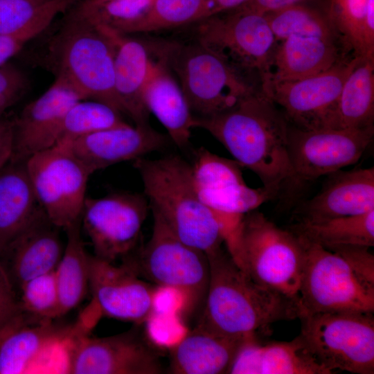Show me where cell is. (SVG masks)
<instances>
[{"label": "cell", "mask_w": 374, "mask_h": 374, "mask_svg": "<svg viewBox=\"0 0 374 374\" xmlns=\"http://www.w3.org/2000/svg\"><path fill=\"white\" fill-rule=\"evenodd\" d=\"M195 127L210 133L242 168L255 173L262 186L276 195L292 182L290 123L260 88L215 115L195 117Z\"/></svg>", "instance_id": "obj_1"}, {"label": "cell", "mask_w": 374, "mask_h": 374, "mask_svg": "<svg viewBox=\"0 0 374 374\" xmlns=\"http://www.w3.org/2000/svg\"><path fill=\"white\" fill-rule=\"evenodd\" d=\"M210 276L197 326L235 339L299 318L298 303L254 282L223 249L208 256Z\"/></svg>", "instance_id": "obj_2"}, {"label": "cell", "mask_w": 374, "mask_h": 374, "mask_svg": "<svg viewBox=\"0 0 374 374\" xmlns=\"http://www.w3.org/2000/svg\"><path fill=\"white\" fill-rule=\"evenodd\" d=\"M297 235L304 251L299 318L322 312L373 313L374 256L370 248L326 249Z\"/></svg>", "instance_id": "obj_3"}, {"label": "cell", "mask_w": 374, "mask_h": 374, "mask_svg": "<svg viewBox=\"0 0 374 374\" xmlns=\"http://www.w3.org/2000/svg\"><path fill=\"white\" fill-rule=\"evenodd\" d=\"M152 213L186 244L211 256L224 240L217 219L195 188L191 165L179 156L134 161Z\"/></svg>", "instance_id": "obj_4"}, {"label": "cell", "mask_w": 374, "mask_h": 374, "mask_svg": "<svg viewBox=\"0 0 374 374\" xmlns=\"http://www.w3.org/2000/svg\"><path fill=\"white\" fill-rule=\"evenodd\" d=\"M114 55L111 37L74 8L49 42L46 62L55 78L83 100L105 103L121 113L114 88Z\"/></svg>", "instance_id": "obj_5"}, {"label": "cell", "mask_w": 374, "mask_h": 374, "mask_svg": "<svg viewBox=\"0 0 374 374\" xmlns=\"http://www.w3.org/2000/svg\"><path fill=\"white\" fill-rule=\"evenodd\" d=\"M177 75L179 85L196 118L215 115L235 105L260 87L221 55L197 41L152 44Z\"/></svg>", "instance_id": "obj_6"}, {"label": "cell", "mask_w": 374, "mask_h": 374, "mask_svg": "<svg viewBox=\"0 0 374 374\" xmlns=\"http://www.w3.org/2000/svg\"><path fill=\"white\" fill-rule=\"evenodd\" d=\"M151 237L136 258L123 263L159 287L177 291L184 302L181 315L186 320L200 315L206 296L210 265L204 252L179 240L155 213Z\"/></svg>", "instance_id": "obj_7"}, {"label": "cell", "mask_w": 374, "mask_h": 374, "mask_svg": "<svg viewBox=\"0 0 374 374\" xmlns=\"http://www.w3.org/2000/svg\"><path fill=\"white\" fill-rule=\"evenodd\" d=\"M241 248L242 271L247 276L298 303L304 251L295 233L254 210L244 216Z\"/></svg>", "instance_id": "obj_8"}, {"label": "cell", "mask_w": 374, "mask_h": 374, "mask_svg": "<svg viewBox=\"0 0 374 374\" xmlns=\"http://www.w3.org/2000/svg\"><path fill=\"white\" fill-rule=\"evenodd\" d=\"M299 319L308 349L332 373H374L373 313L322 312Z\"/></svg>", "instance_id": "obj_9"}, {"label": "cell", "mask_w": 374, "mask_h": 374, "mask_svg": "<svg viewBox=\"0 0 374 374\" xmlns=\"http://www.w3.org/2000/svg\"><path fill=\"white\" fill-rule=\"evenodd\" d=\"M197 22L198 42L260 83L267 76L276 39L264 14L238 8Z\"/></svg>", "instance_id": "obj_10"}, {"label": "cell", "mask_w": 374, "mask_h": 374, "mask_svg": "<svg viewBox=\"0 0 374 374\" xmlns=\"http://www.w3.org/2000/svg\"><path fill=\"white\" fill-rule=\"evenodd\" d=\"M24 163L37 202L52 223L64 230L81 219L91 174L67 146L55 144Z\"/></svg>", "instance_id": "obj_11"}, {"label": "cell", "mask_w": 374, "mask_h": 374, "mask_svg": "<svg viewBox=\"0 0 374 374\" xmlns=\"http://www.w3.org/2000/svg\"><path fill=\"white\" fill-rule=\"evenodd\" d=\"M150 209L145 195L118 191L99 198L86 197L81 225L94 256L114 262L132 253Z\"/></svg>", "instance_id": "obj_12"}, {"label": "cell", "mask_w": 374, "mask_h": 374, "mask_svg": "<svg viewBox=\"0 0 374 374\" xmlns=\"http://www.w3.org/2000/svg\"><path fill=\"white\" fill-rule=\"evenodd\" d=\"M359 57H345L321 73L296 80L266 79L262 91L282 111L290 125L326 128L343 85Z\"/></svg>", "instance_id": "obj_13"}, {"label": "cell", "mask_w": 374, "mask_h": 374, "mask_svg": "<svg viewBox=\"0 0 374 374\" xmlns=\"http://www.w3.org/2000/svg\"><path fill=\"white\" fill-rule=\"evenodd\" d=\"M374 126L303 130L290 125L292 182H310L355 163L373 142Z\"/></svg>", "instance_id": "obj_14"}, {"label": "cell", "mask_w": 374, "mask_h": 374, "mask_svg": "<svg viewBox=\"0 0 374 374\" xmlns=\"http://www.w3.org/2000/svg\"><path fill=\"white\" fill-rule=\"evenodd\" d=\"M67 371L73 374H160L159 353L137 328L105 337L70 339Z\"/></svg>", "instance_id": "obj_15"}, {"label": "cell", "mask_w": 374, "mask_h": 374, "mask_svg": "<svg viewBox=\"0 0 374 374\" xmlns=\"http://www.w3.org/2000/svg\"><path fill=\"white\" fill-rule=\"evenodd\" d=\"M156 290L127 265L90 255L89 290L102 316L141 325L153 312Z\"/></svg>", "instance_id": "obj_16"}, {"label": "cell", "mask_w": 374, "mask_h": 374, "mask_svg": "<svg viewBox=\"0 0 374 374\" xmlns=\"http://www.w3.org/2000/svg\"><path fill=\"white\" fill-rule=\"evenodd\" d=\"M83 98L66 82L55 78L39 98L24 107L13 127L12 162H25L58 141L69 109Z\"/></svg>", "instance_id": "obj_17"}, {"label": "cell", "mask_w": 374, "mask_h": 374, "mask_svg": "<svg viewBox=\"0 0 374 374\" xmlns=\"http://www.w3.org/2000/svg\"><path fill=\"white\" fill-rule=\"evenodd\" d=\"M58 226L41 208L0 253V264L16 292L27 281L55 269L64 246Z\"/></svg>", "instance_id": "obj_18"}, {"label": "cell", "mask_w": 374, "mask_h": 374, "mask_svg": "<svg viewBox=\"0 0 374 374\" xmlns=\"http://www.w3.org/2000/svg\"><path fill=\"white\" fill-rule=\"evenodd\" d=\"M58 144L67 146L92 175L110 166L134 161L160 150L166 145L167 139L150 125L134 127L125 123Z\"/></svg>", "instance_id": "obj_19"}, {"label": "cell", "mask_w": 374, "mask_h": 374, "mask_svg": "<svg viewBox=\"0 0 374 374\" xmlns=\"http://www.w3.org/2000/svg\"><path fill=\"white\" fill-rule=\"evenodd\" d=\"M321 191L302 208L299 221L357 215L374 210V168L331 173Z\"/></svg>", "instance_id": "obj_20"}, {"label": "cell", "mask_w": 374, "mask_h": 374, "mask_svg": "<svg viewBox=\"0 0 374 374\" xmlns=\"http://www.w3.org/2000/svg\"><path fill=\"white\" fill-rule=\"evenodd\" d=\"M231 374H332L322 366L299 335L290 341L261 344L245 339L229 367Z\"/></svg>", "instance_id": "obj_21"}, {"label": "cell", "mask_w": 374, "mask_h": 374, "mask_svg": "<svg viewBox=\"0 0 374 374\" xmlns=\"http://www.w3.org/2000/svg\"><path fill=\"white\" fill-rule=\"evenodd\" d=\"M99 26L114 43V88L123 112L127 114L136 125H149L150 113L144 104L143 92L154 61L150 57L148 46L126 37L125 34L106 26Z\"/></svg>", "instance_id": "obj_22"}, {"label": "cell", "mask_w": 374, "mask_h": 374, "mask_svg": "<svg viewBox=\"0 0 374 374\" xmlns=\"http://www.w3.org/2000/svg\"><path fill=\"white\" fill-rule=\"evenodd\" d=\"M345 57L337 39L292 35L276 42L269 73L263 80L303 78L324 71Z\"/></svg>", "instance_id": "obj_23"}, {"label": "cell", "mask_w": 374, "mask_h": 374, "mask_svg": "<svg viewBox=\"0 0 374 374\" xmlns=\"http://www.w3.org/2000/svg\"><path fill=\"white\" fill-rule=\"evenodd\" d=\"M158 58L143 92L144 104L166 128L172 142L184 148L190 143L195 117L170 68Z\"/></svg>", "instance_id": "obj_24"}, {"label": "cell", "mask_w": 374, "mask_h": 374, "mask_svg": "<svg viewBox=\"0 0 374 374\" xmlns=\"http://www.w3.org/2000/svg\"><path fill=\"white\" fill-rule=\"evenodd\" d=\"M245 339L220 335L196 326L171 348L169 373H228Z\"/></svg>", "instance_id": "obj_25"}, {"label": "cell", "mask_w": 374, "mask_h": 374, "mask_svg": "<svg viewBox=\"0 0 374 374\" xmlns=\"http://www.w3.org/2000/svg\"><path fill=\"white\" fill-rule=\"evenodd\" d=\"M52 321L24 326L14 331L0 345V374L26 373L48 348L69 341L77 327Z\"/></svg>", "instance_id": "obj_26"}, {"label": "cell", "mask_w": 374, "mask_h": 374, "mask_svg": "<svg viewBox=\"0 0 374 374\" xmlns=\"http://www.w3.org/2000/svg\"><path fill=\"white\" fill-rule=\"evenodd\" d=\"M0 170V253L42 208L24 162Z\"/></svg>", "instance_id": "obj_27"}, {"label": "cell", "mask_w": 374, "mask_h": 374, "mask_svg": "<svg viewBox=\"0 0 374 374\" xmlns=\"http://www.w3.org/2000/svg\"><path fill=\"white\" fill-rule=\"evenodd\" d=\"M374 58H359L347 77L326 128L374 126Z\"/></svg>", "instance_id": "obj_28"}, {"label": "cell", "mask_w": 374, "mask_h": 374, "mask_svg": "<svg viewBox=\"0 0 374 374\" xmlns=\"http://www.w3.org/2000/svg\"><path fill=\"white\" fill-rule=\"evenodd\" d=\"M326 15L346 55L374 58V0H330Z\"/></svg>", "instance_id": "obj_29"}, {"label": "cell", "mask_w": 374, "mask_h": 374, "mask_svg": "<svg viewBox=\"0 0 374 374\" xmlns=\"http://www.w3.org/2000/svg\"><path fill=\"white\" fill-rule=\"evenodd\" d=\"M81 219L64 229L66 242L55 269L60 317L76 308L89 290V257L81 235Z\"/></svg>", "instance_id": "obj_30"}, {"label": "cell", "mask_w": 374, "mask_h": 374, "mask_svg": "<svg viewBox=\"0 0 374 374\" xmlns=\"http://www.w3.org/2000/svg\"><path fill=\"white\" fill-rule=\"evenodd\" d=\"M291 231L326 249L342 246H374V210L318 221H299Z\"/></svg>", "instance_id": "obj_31"}, {"label": "cell", "mask_w": 374, "mask_h": 374, "mask_svg": "<svg viewBox=\"0 0 374 374\" xmlns=\"http://www.w3.org/2000/svg\"><path fill=\"white\" fill-rule=\"evenodd\" d=\"M75 1L0 0V35H38Z\"/></svg>", "instance_id": "obj_32"}, {"label": "cell", "mask_w": 374, "mask_h": 374, "mask_svg": "<svg viewBox=\"0 0 374 374\" xmlns=\"http://www.w3.org/2000/svg\"><path fill=\"white\" fill-rule=\"evenodd\" d=\"M195 190L201 201L213 215H244L277 196L273 190L263 186L253 188L245 182Z\"/></svg>", "instance_id": "obj_33"}, {"label": "cell", "mask_w": 374, "mask_h": 374, "mask_svg": "<svg viewBox=\"0 0 374 374\" xmlns=\"http://www.w3.org/2000/svg\"><path fill=\"white\" fill-rule=\"evenodd\" d=\"M276 42L292 35L339 39L326 13L301 3L265 14Z\"/></svg>", "instance_id": "obj_34"}, {"label": "cell", "mask_w": 374, "mask_h": 374, "mask_svg": "<svg viewBox=\"0 0 374 374\" xmlns=\"http://www.w3.org/2000/svg\"><path fill=\"white\" fill-rule=\"evenodd\" d=\"M125 123L121 112L105 103L93 100H79L67 111L57 143H68L82 136Z\"/></svg>", "instance_id": "obj_35"}, {"label": "cell", "mask_w": 374, "mask_h": 374, "mask_svg": "<svg viewBox=\"0 0 374 374\" xmlns=\"http://www.w3.org/2000/svg\"><path fill=\"white\" fill-rule=\"evenodd\" d=\"M206 0H154L127 33H145L177 27L202 20Z\"/></svg>", "instance_id": "obj_36"}, {"label": "cell", "mask_w": 374, "mask_h": 374, "mask_svg": "<svg viewBox=\"0 0 374 374\" xmlns=\"http://www.w3.org/2000/svg\"><path fill=\"white\" fill-rule=\"evenodd\" d=\"M21 310L39 322L60 317V303L55 270L35 277L18 293Z\"/></svg>", "instance_id": "obj_37"}, {"label": "cell", "mask_w": 374, "mask_h": 374, "mask_svg": "<svg viewBox=\"0 0 374 374\" xmlns=\"http://www.w3.org/2000/svg\"><path fill=\"white\" fill-rule=\"evenodd\" d=\"M144 323L152 342L170 349L188 332L177 314L152 312Z\"/></svg>", "instance_id": "obj_38"}, {"label": "cell", "mask_w": 374, "mask_h": 374, "mask_svg": "<svg viewBox=\"0 0 374 374\" xmlns=\"http://www.w3.org/2000/svg\"><path fill=\"white\" fill-rule=\"evenodd\" d=\"M27 86L28 80L21 70L8 63L0 66V113L17 101Z\"/></svg>", "instance_id": "obj_39"}, {"label": "cell", "mask_w": 374, "mask_h": 374, "mask_svg": "<svg viewBox=\"0 0 374 374\" xmlns=\"http://www.w3.org/2000/svg\"><path fill=\"white\" fill-rule=\"evenodd\" d=\"M24 316L28 315L21 310L18 294L0 264V329Z\"/></svg>", "instance_id": "obj_40"}, {"label": "cell", "mask_w": 374, "mask_h": 374, "mask_svg": "<svg viewBox=\"0 0 374 374\" xmlns=\"http://www.w3.org/2000/svg\"><path fill=\"white\" fill-rule=\"evenodd\" d=\"M33 33L20 35H0V66L7 63L29 40L35 37Z\"/></svg>", "instance_id": "obj_41"}, {"label": "cell", "mask_w": 374, "mask_h": 374, "mask_svg": "<svg viewBox=\"0 0 374 374\" xmlns=\"http://www.w3.org/2000/svg\"><path fill=\"white\" fill-rule=\"evenodd\" d=\"M304 1L305 0H250L239 8L265 15L290 6L301 3Z\"/></svg>", "instance_id": "obj_42"}, {"label": "cell", "mask_w": 374, "mask_h": 374, "mask_svg": "<svg viewBox=\"0 0 374 374\" xmlns=\"http://www.w3.org/2000/svg\"><path fill=\"white\" fill-rule=\"evenodd\" d=\"M13 150V127L0 124V170L11 161Z\"/></svg>", "instance_id": "obj_43"}, {"label": "cell", "mask_w": 374, "mask_h": 374, "mask_svg": "<svg viewBox=\"0 0 374 374\" xmlns=\"http://www.w3.org/2000/svg\"><path fill=\"white\" fill-rule=\"evenodd\" d=\"M249 1L250 0H206V10L204 19L236 9Z\"/></svg>", "instance_id": "obj_44"}, {"label": "cell", "mask_w": 374, "mask_h": 374, "mask_svg": "<svg viewBox=\"0 0 374 374\" xmlns=\"http://www.w3.org/2000/svg\"><path fill=\"white\" fill-rule=\"evenodd\" d=\"M37 323H39V322L30 316H24L13 321L0 329V345L7 337L19 328Z\"/></svg>", "instance_id": "obj_45"}, {"label": "cell", "mask_w": 374, "mask_h": 374, "mask_svg": "<svg viewBox=\"0 0 374 374\" xmlns=\"http://www.w3.org/2000/svg\"><path fill=\"white\" fill-rule=\"evenodd\" d=\"M83 1H87L88 3H103V2L111 1V0H83Z\"/></svg>", "instance_id": "obj_46"}, {"label": "cell", "mask_w": 374, "mask_h": 374, "mask_svg": "<svg viewBox=\"0 0 374 374\" xmlns=\"http://www.w3.org/2000/svg\"><path fill=\"white\" fill-rule=\"evenodd\" d=\"M42 1H54V0H42Z\"/></svg>", "instance_id": "obj_47"}]
</instances>
